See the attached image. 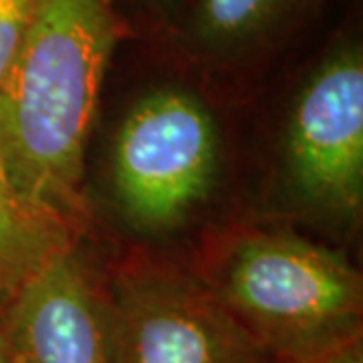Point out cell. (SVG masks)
<instances>
[{
    "mask_svg": "<svg viewBox=\"0 0 363 363\" xmlns=\"http://www.w3.org/2000/svg\"><path fill=\"white\" fill-rule=\"evenodd\" d=\"M119 39L111 0H40L0 81V157L30 206L83 230L85 150Z\"/></svg>",
    "mask_w": 363,
    "mask_h": 363,
    "instance_id": "cell-1",
    "label": "cell"
},
{
    "mask_svg": "<svg viewBox=\"0 0 363 363\" xmlns=\"http://www.w3.org/2000/svg\"><path fill=\"white\" fill-rule=\"evenodd\" d=\"M198 277L272 362L363 339L362 274L337 250L293 230L252 226L226 234Z\"/></svg>",
    "mask_w": 363,
    "mask_h": 363,
    "instance_id": "cell-2",
    "label": "cell"
},
{
    "mask_svg": "<svg viewBox=\"0 0 363 363\" xmlns=\"http://www.w3.org/2000/svg\"><path fill=\"white\" fill-rule=\"evenodd\" d=\"M220 164L218 128L194 93L162 87L121 121L111 184L125 218L143 233L178 228L210 194Z\"/></svg>",
    "mask_w": 363,
    "mask_h": 363,
    "instance_id": "cell-3",
    "label": "cell"
},
{
    "mask_svg": "<svg viewBox=\"0 0 363 363\" xmlns=\"http://www.w3.org/2000/svg\"><path fill=\"white\" fill-rule=\"evenodd\" d=\"M105 295L113 363L271 362L198 274L130 259Z\"/></svg>",
    "mask_w": 363,
    "mask_h": 363,
    "instance_id": "cell-4",
    "label": "cell"
},
{
    "mask_svg": "<svg viewBox=\"0 0 363 363\" xmlns=\"http://www.w3.org/2000/svg\"><path fill=\"white\" fill-rule=\"evenodd\" d=\"M286 178L315 214L353 222L363 204V52L343 43L298 91L285 142Z\"/></svg>",
    "mask_w": 363,
    "mask_h": 363,
    "instance_id": "cell-5",
    "label": "cell"
},
{
    "mask_svg": "<svg viewBox=\"0 0 363 363\" xmlns=\"http://www.w3.org/2000/svg\"><path fill=\"white\" fill-rule=\"evenodd\" d=\"M0 331L18 363H113L107 295L77 248L47 262L0 305Z\"/></svg>",
    "mask_w": 363,
    "mask_h": 363,
    "instance_id": "cell-6",
    "label": "cell"
},
{
    "mask_svg": "<svg viewBox=\"0 0 363 363\" xmlns=\"http://www.w3.org/2000/svg\"><path fill=\"white\" fill-rule=\"evenodd\" d=\"M75 226L30 206L0 157V305L55 257L77 248Z\"/></svg>",
    "mask_w": 363,
    "mask_h": 363,
    "instance_id": "cell-7",
    "label": "cell"
},
{
    "mask_svg": "<svg viewBox=\"0 0 363 363\" xmlns=\"http://www.w3.org/2000/svg\"><path fill=\"white\" fill-rule=\"evenodd\" d=\"M309 0H198L190 37L208 52H233L271 35Z\"/></svg>",
    "mask_w": 363,
    "mask_h": 363,
    "instance_id": "cell-8",
    "label": "cell"
},
{
    "mask_svg": "<svg viewBox=\"0 0 363 363\" xmlns=\"http://www.w3.org/2000/svg\"><path fill=\"white\" fill-rule=\"evenodd\" d=\"M40 0H0V81L13 63Z\"/></svg>",
    "mask_w": 363,
    "mask_h": 363,
    "instance_id": "cell-9",
    "label": "cell"
},
{
    "mask_svg": "<svg viewBox=\"0 0 363 363\" xmlns=\"http://www.w3.org/2000/svg\"><path fill=\"white\" fill-rule=\"evenodd\" d=\"M269 363H363V339L353 341L333 351H327L307 359H293V362H269Z\"/></svg>",
    "mask_w": 363,
    "mask_h": 363,
    "instance_id": "cell-10",
    "label": "cell"
},
{
    "mask_svg": "<svg viewBox=\"0 0 363 363\" xmlns=\"http://www.w3.org/2000/svg\"><path fill=\"white\" fill-rule=\"evenodd\" d=\"M0 363H18L16 362V357L13 355L11 347H9L6 339L2 335V331H0Z\"/></svg>",
    "mask_w": 363,
    "mask_h": 363,
    "instance_id": "cell-11",
    "label": "cell"
}]
</instances>
